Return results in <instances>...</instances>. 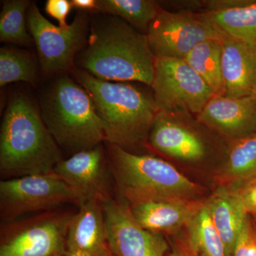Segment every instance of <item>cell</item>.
<instances>
[{"instance_id":"6da1fadb","label":"cell","mask_w":256,"mask_h":256,"mask_svg":"<svg viewBox=\"0 0 256 256\" xmlns=\"http://www.w3.org/2000/svg\"><path fill=\"white\" fill-rule=\"evenodd\" d=\"M60 148L26 96L10 99L2 122L0 171L4 178L50 174L62 161Z\"/></svg>"},{"instance_id":"7a4b0ae2","label":"cell","mask_w":256,"mask_h":256,"mask_svg":"<svg viewBox=\"0 0 256 256\" xmlns=\"http://www.w3.org/2000/svg\"><path fill=\"white\" fill-rule=\"evenodd\" d=\"M156 57L146 34L120 18L92 26L80 66L96 78L114 82H140L151 86Z\"/></svg>"},{"instance_id":"3957f363","label":"cell","mask_w":256,"mask_h":256,"mask_svg":"<svg viewBox=\"0 0 256 256\" xmlns=\"http://www.w3.org/2000/svg\"><path fill=\"white\" fill-rule=\"evenodd\" d=\"M75 76L92 98L108 144L124 149L150 134L160 112L153 95L128 82H108L85 70H76Z\"/></svg>"},{"instance_id":"277c9868","label":"cell","mask_w":256,"mask_h":256,"mask_svg":"<svg viewBox=\"0 0 256 256\" xmlns=\"http://www.w3.org/2000/svg\"><path fill=\"white\" fill-rule=\"evenodd\" d=\"M42 118L57 144L74 154L106 140L92 98L68 76L58 78L48 90L42 101Z\"/></svg>"},{"instance_id":"5b68a950","label":"cell","mask_w":256,"mask_h":256,"mask_svg":"<svg viewBox=\"0 0 256 256\" xmlns=\"http://www.w3.org/2000/svg\"><path fill=\"white\" fill-rule=\"evenodd\" d=\"M108 150L120 193L131 206L156 200L190 201L200 192L198 184L164 160L114 144H109Z\"/></svg>"},{"instance_id":"8992f818","label":"cell","mask_w":256,"mask_h":256,"mask_svg":"<svg viewBox=\"0 0 256 256\" xmlns=\"http://www.w3.org/2000/svg\"><path fill=\"white\" fill-rule=\"evenodd\" d=\"M153 96L158 109L168 114L198 116L214 92L184 60L156 58Z\"/></svg>"},{"instance_id":"52a82bcc","label":"cell","mask_w":256,"mask_h":256,"mask_svg":"<svg viewBox=\"0 0 256 256\" xmlns=\"http://www.w3.org/2000/svg\"><path fill=\"white\" fill-rule=\"evenodd\" d=\"M79 202L78 194L54 173L8 178L0 182L1 214L5 220Z\"/></svg>"},{"instance_id":"ba28073f","label":"cell","mask_w":256,"mask_h":256,"mask_svg":"<svg viewBox=\"0 0 256 256\" xmlns=\"http://www.w3.org/2000/svg\"><path fill=\"white\" fill-rule=\"evenodd\" d=\"M28 21L43 72L53 75L72 68L75 55L85 42V16L77 15L67 26H56L42 14L36 5L31 4Z\"/></svg>"},{"instance_id":"9c48e42d","label":"cell","mask_w":256,"mask_h":256,"mask_svg":"<svg viewBox=\"0 0 256 256\" xmlns=\"http://www.w3.org/2000/svg\"><path fill=\"white\" fill-rule=\"evenodd\" d=\"M220 36L200 13L173 12L163 8L152 22L146 33L156 58L182 60L202 42Z\"/></svg>"},{"instance_id":"30bf717a","label":"cell","mask_w":256,"mask_h":256,"mask_svg":"<svg viewBox=\"0 0 256 256\" xmlns=\"http://www.w3.org/2000/svg\"><path fill=\"white\" fill-rule=\"evenodd\" d=\"M206 126L190 114L160 111L150 133L152 146L170 158L201 162L210 154V144L203 129Z\"/></svg>"},{"instance_id":"8fae6325","label":"cell","mask_w":256,"mask_h":256,"mask_svg":"<svg viewBox=\"0 0 256 256\" xmlns=\"http://www.w3.org/2000/svg\"><path fill=\"white\" fill-rule=\"evenodd\" d=\"M109 250L114 256H168L162 234L143 228L130 207L110 198L102 202Z\"/></svg>"},{"instance_id":"7c38bea8","label":"cell","mask_w":256,"mask_h":256,"mask_svg":"<svg viewBox=\"0 0 256 256\" xmlns=\"http://www.w3.org/2000/svg\"><path fill=\"white\" fill-rule=\"evenodd\" d=\"M70 218L52 214L22 224L2 242L0 256L63 255Z\"/></svg>"},{"instance_id":"4fadbf2b","label":"cell","mask_w":256,"mask_h":256,"mask_svg":"<svg viewBox=\"0 0 256 256\" xmlns=\"http://www.w3.org/2000/svg\"><path fill=\"white\" fill-rule=\"evenodd\" d=\"M53 173L78 194L79 204L90 200L102 202L110 197L102 144L62 160Z\"/></svg>"},{"instance_id":"5bb4252c","label":"cell","mask_w":256,"mask_h":256,"mask_svg":"<svg viewBox=\"0 0 256 256\" xmlns=\"http://www.w3.org/2000/svg\"><path fill=\"white\" fill-rule=\"evenodd\" d=\"M196 117L232 142L256 132V98L214 96Z\"/></svg>"},{"instance_id":"9a60e30c","label":"cell","mask_w":256,"mask_h":256,"mask_svg":"<svg viewBox=\"0 0 256 256\" xmlns=\"http://www.w3.org/2000/svg\"><path fill=\"white\" fill-rule=\"evenodd\" d=\"M67 230V256H110L102 202H80Z\"/></svg>"},{"instance_id":"2e32d148","label":"cell","mask_w":256,"mask_h":256,"mask_svg":"<svg viewBox=\"0 0 256 256\" xmlns=\"http://www.w3.org/2000/svg\"><path fill=\"white\" fill-rule=\"evenodd\" d=\"M224 96H254L256 86V48L220 34Z\"/></svg>"},{"instance_id":"e0dca14e","label":"cell","mask_w":256,"mask_h":256,"mask_svg":"<svg viewBox=\"0 0 256 256\" xmlns=\"http://www.w3.org/2000/svg\"><path fill=\"white\" fill-rule=\"evenodd\" d=\"M201 206L190 200H156L130 207L133 216L143 228L162 234L186 226Z\"/></svg>"},{"instance_id":"ac0fdd59","label":"cell","mask_w":256,"mask_h":256,"mask_svg":"<svg viewBox=\"0 0 256 256\" xmlns=\"http://www.w3.org/2000/svg\"><path fill=\"white\" fill-rule=\"evenodd\" d=\"M205 204L228 256H233L239 235L248 218L238 190L218 188Z\"/></svg>"},{"instance_id":"d6986e66","label":"cell","mask_w":256,"mask_h":256,"mask_svg":"<svg viewBox=\"0 0 256 256\" xmlns=\"http://www.w3.org/2000/svg\"><path fill=\"white\" fill-rule=\"evenodd\" d=\"M218 33L256 48V0L228 10L200 13Z\"/></svg>"},{"instance_id":"ffe728a7","label":"cell","mask_w":256,"mask_h":256,"mask_svg":"<svg viewBox=\"0 0 256 256\" xmlns=\"http://www.w3.org/2000/svg\"><path fill=\"white\" fill-rule=\"evenodd\" d=\"M222 58V44L220 36L197 45L184 60L215 96H224Z\"/></svg>"},{"instance_id":"44dd1931","label":"cell","mask_w":256,"mask_h":256,"mask_svg":"<svg viewBox=\"0 0 256 256\" xmlns=\"http://www.w3.org/2000/svg\"><path fill=\"white\" fill-rule=\"evenodd\" d=\"M222 174L226 182L237 184L256 180V132L230 142Z\"/></svg>"},{"instance_id":"7402d4cb","label":"cell","mask_w":256,"mask_h":256,"mask_svg":"<svg viewBox=\"0 0 256 256\" xmlns=\"http://www.w3.org/2000/svg\"><path fill=\"white\" fill-rule=\"evenodd\" d=\"M188 244L195 256H228L205 204L186 226Z\"/></svg>"},{"instance_id":"603a6c76","label":"cell","mask_w":256,"mask_h":256,"mask_svg":"<svg viewBox=\"0 0 256 256\" xmlns=\"http://www.w3.org/2000/svg\"><path fill=\"white\" fill-rule=\"evenodd\" d=\"M162 9L159 2L152 0H98L97 10L117 16L146 34L152 22Z\"/></svg>"},{"instance_id":"cb8c5ba5","label":"cell","mask_w":256,"mask_h":256,"mask_svg":"<svg viewBox=\"0 0 256 256\" xmlns=\"http://www.w3.org/2000/svg\"><path fill=\"white\" fill-rule=\"evenodd\" d=\"M28 0L5 1L0 14V41L28 46L33 38L26 31L25 12L30 8Z\"/></svg>"},{"instance_id":"d4e9b609","label":"cell","mask_w":256,"mask_h":256,"mask_svg":"<svg viewBox=\"0 0 256 256\" xmlns=\"http://www.w3.org/2000/svg\"><path fill=\"white\" fill-rule=\"evenodd\" d=\"M25 82L36 84V65L31 55L13 48L0 50V86Z\"/></svg>"},{"instance_id":"484cf974","label":"cell","mask_w":256,"mask_h":256,"mask_svg":"<svg viewBox=\"0 0 256 256\" xmlns=\"http://www.w3.org/2000/svg\"><path fill=\"white\" fill-rule=\"evenodd\" d=\"M233 256H256V230L249 218L239 235Z\"/></svg>"},{"instance_id":"4316f807","label":"cell","mask_w":256,"mask_h":256,"mask_svg":"<svg viewBox=\"0 0 256 256\" xmlns=\"http://www.w3.org/2000/svg\"><path fill=\"white\" fill-rule=\"evenodd\" d=\"M72 6L68 0H48L45 5L47 14L58 21V26H66L68 16Z\"/></svg>"},{"instance_id":"83f0119b","label":"cell","mask_w":256,"mask_h":256,"mask_svg":"<svg viewBox=\"0 0 256 256\" xmlns=\"http://www.w3.org/2000/svg\"><path fill=\"white\" fill-rule=\"evenodd\" d=\"M237 190L248 214L256 215V180L244 184Z\"/></svg>"},{"instance_id":"f1b7e54d","label":"cell","mask_w":256,"mask_h":256,"mask_svg":"<svg viewBox=\"0 0 256 256\" xmlns=\"http://www.w3.org/2000/svg\"><path fill=\"white\" fill-rule=\"evenodd\" d=\"M72 8L82 11L97 10V1L96 0H72Z\"/></svg>"},{"instance_id":"f546056e","label":"cell","mask_w":256,"mask_h":256,"mask_svg":"<svg viewBox=\"0 0 256 256\" xmlns=\"http://www.w3.org/2000/svg\"><path fill=\"white\" fill-rule=\"evenodd\" d=\"M168 256H194L193 254H190V252L183 250L182 248H175L173 249L172 252H170Z\"/></svg>"},{"instance_id":"4dcf8cb0","label":"cell","mask_w":256,"mask_h":256,"mask_svg":"<svg viewBox=\"0 0 256 256\" xmlns=\"http://www.w3.org/2000/svg\"><path fill=\"white\" fill-rule=\"evenodd\" d=\"M254 96H255V97L256 98V86L255 92H254Z\"/></svg>"},{"instance_id":"1f68e13d","label":"cell","mask_w":256,"mask_h":256,"mask_svg":"<svg viewBox=\"0 0 256 256\" xmlns=\"http://www.w3.org/2000/svg\"><path fill=\"white\" fill-rule=\"evenodd\" d=\"M111 254H112V252H111ZM114 256V255H112V254H111V256Z\"/></svg>"}]
</instances>
